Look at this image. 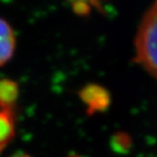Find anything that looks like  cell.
Returning a JSON list of instances; mask_svg holds the SVG:
<instances>
[{"instance_id":"obj_1","label":"cell","mask_w":157,"mask_h":157,"mask_svg":"<svg viewBox=\"0 0 157 157\" xmlns=\"http://www.w3.org/2000/svg\"><path fill=\"white\" fill-rule=\"evenodd\" d=\"M157 8L153 2L143 15L135 37V61L148 74L156 78V35Z\"/></svg>"},{"instance_id":"obj_2","label":"cell","mask_w":157,"mask_h":157,"mask_svg":"<svg viewBox=\"0 0 157 157\" xmlns=\"http://www.w3.org/2000/svg\"><path fill=\"white\" fill-rule=\"evenodd\" d=\"M80 97L87 106L88 113L105 110L110 103V97L108 92L104 87L95 84L85 86L80 92Z\"/></svg>"},{"instance_id":"obj_3","label":"cell","mask_w":157,"mask_h":157,"mask_svg":"<svg viewBox=\"0 0 157 157\" xmlns=\"http://www.w3.org/2000/svg\"><path fill=\"white\" fill-rule=\"evenodd\" d=\"M15 36L12 27L3 19H0V66H3L13 56Z\"/></svg>"},{"instance_id":"obj_4","label":"cell","mask_w":157,"mask_h":157,"mask_svg":"<svg viewBox=\"0 0 157 157\" xmlns=\"http://www.w3.org/2000/svg\"><path fill=\"white\" fill-rule=\"evenodd\" d=\"M17 98V85L10 80L0 81V103L10 107H14Z\"/></svg>"},{"instance_id":"obj_5","label":"cell","mask_w":157,"mask_h":157,"mask_svg":"<svg viewBox=\"0 0 157 157\" xmlns=\"http://www.w3.org/2000/svg\"><path fill=\"white\" fill-rule=\"evenodd\" d=\"M10 157H31V156L25 154V153H17V154L12 155V156H10Z\"/></svg>"},{"instance_id":"obj_6","label":"cell","mask_w":157,"mask_h":157,"mask_svg":"<svg viewBox=\"0 0 157 157\" xmlns=\"http://www.w3.org/2000/svg\"><path fill=\"white\" fill-rule=\"evenodd\" d=\"M6 107H10V106H7V105H5V104L0 103V109H2V108H6ZM11 108H13V107H11Z\"/></svg>"}]
</instances>
